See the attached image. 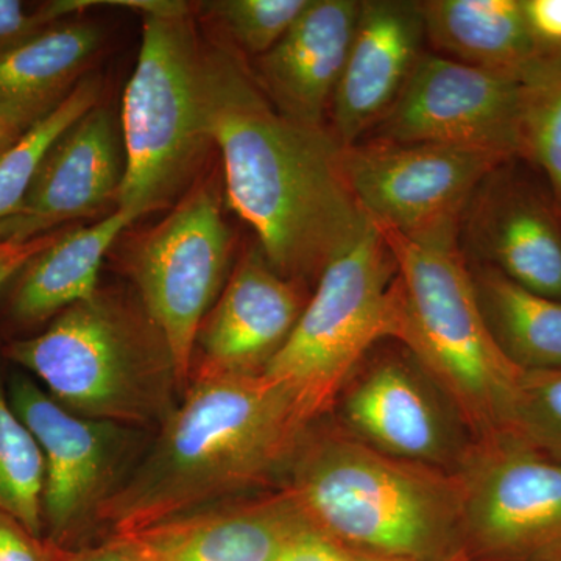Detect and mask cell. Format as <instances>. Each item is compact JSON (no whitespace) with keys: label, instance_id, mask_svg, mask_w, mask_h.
<instances>
[{"label":"cell","instance_id":"obj_1","mask_svg":"<svg viewBox=\"0 0 561 561\" xmlns=\"http://www.w3.org/2000/svg\"><path fill=\"white\" fill-rule=\"evenodd\" d=\"M206 121L224 161L228 203L286 278L317 276L368 224L327 127L275 108L227 39L202 41Z\"/></svg>","mask_w":561,"mask_h":561},{"label":"cell","instance_id":"obj_2","mask_svg":"<svg viewBox=\"0 0 561 561\" xmlns=\"http://www.w3.org/2000/svg\"><path fill=\"white\" fill-rule=\"evenodd\" d=\"M312 421L297 397L264 373H194L99 519L116 535H131L232 501L289 471Z\"/></svg>","mask_w":561,"mask_h":561},{"label":"cell","instance_id":"obj_3","mask_svg":"<svg viewBox=\"0 0 561 561\" xmlns=\"http://www.w3.org/2000/svg\"><path fill=\"white\" fill-rule=\"evenodd\" d=\"M379 230L397 261V341L479 440L507 432L523 371L491 335L459 236L413 241Z\"/></svg>","mask_w":561,"mask_h":561},{"label":"cell","instance_id":"obj_4","mask_svg":"<svg viewBox=\"0 0 561 561\" xmlns=\"http://www.w3.org/2000/svg\"><path fill=\"white\" fill-rule=\"evenodd\" d=\"M9 353L62 408L133 430L161 426L183 390L160 330L139 300L116 291L98 290L70 306Z\"/></svg>","mask_w":561,"mask_h":561},{"label":"cell","instance_id":"obj_5","mask_svg":"<svg viewBox=\"0 0 561 561\" xmlns=\"http://www.w3.org/2000/svg\"><path fill=\"white\" fill-rule=\"evenodd\" d=\"M287 476L317 530L386 556L423 559L461 524L456 481L345 435L309 430Z\"/></svg>","mask_w":561,"mask_h":561},{"label":"cell","instance_id":"obj_6","mask_svg":"<svg viewBox=\"0 0 561 561\" xmlns=\"http://www.w3.org/2000/svg\"><path fill=\"white\" fill-rule=\"evenodd\" d=\"M124 179L117 209L138 221L194 186L214 146L203 91V43L190 7L144 14L142 41L121 116Z\"/></svg>","mask_w":561,"mask_h":561},{"label":"cell","instance_id":"obj_7","mask_svg":"<svg viewBox=\"0 0 561 561\" xmlns=\"http://www.w3.org/2000/svg\"><path fill=\"white\" fill-rule=\"evenodd\" d=\"M368 219V217H367ZM397 261L370 219L328 262L311 301L264 375L286 386L316 420L382 339H397Z\"/></svg>","mask_w":561,"mask_h":561},{"label":"cell","instance_id":"obj_8","mask_svg":"<svg viewBox=\"0 0 561 561\" xmlns=\"http://www.w3.org/2000/svg\"><path fill=\"white\" fill-rule=\"evenodd\" d=\"M231 253L214 180L195 183L128 249L125 267L140 306L168 342L183 390L191 382L198 330L228 280Z\"/></svg>","mask_w":561,"mask_h":561},{"label":"cell","instance_id":"obj_9","mask_svg":"<svg viewBox=\"0 0 561 561\" xmlns=\"http://www.w3.org/2000/svg\"><path fill=\"white\" fill-rule=\"evenodd\" d=\"M507 162L443 144L360 140L343 147V172L362 213L413 241L459 236L472 195Z\"/></svg>","mask_w":561,"mask_h":561},{"label":"cell","instance_id":"obj_10","mask_svg":"<svg viewBox=\"0 0 561 561\" xmlns=\"http://www.w3.org/2000/svg\"><path fill=\"white\" fill-rule=\"evenodd\" d=\"M461 524L504 561H561V460L511 432L461 461Z\"/></svg>","mask_w":561,"mask_h":561},{"label":"cell","instance_id":"obj_11","mask_svg":"<svg viewBox=\"0 0 561 561\" xmlns=\"http://www.w3.org/2000/svg\"><path fill=\"white\" fill-rule=\"evenodd\" d=\"M530 87L501 73L424 54L393 108L364 140L430 142L522 158Z\"/></svg>","mask_w":561,"mask_h":561},{"label":"cell","instance_id":"obj_12","mask_svg":"<svg viewBox=\"0 0 561 561\" xmlns=\"http://www.w3.org/2000/svg\"><path fill=\"white\" fill-rule=\"evenodd\" d=\"M10 401L43 454V522L51 534L65 538L101 518L128 476L138 431L76 415L27 378L14 379Z\"/></svg>","mask_w":561,"mask_h":561},{"label":"cell","instance_id":"obj_13","mask_svg":"<svg viewBox=\"0 0 561 561\" xmlns=\"http://www.w3.org/2000/svg\"><path fill=\"white\" fill-rule=\"evenodd\" d=\"M124 142L116 116L95 105L44 154L20 210L0 230L2 243H24L90 217L119 194Z\"/></svg>","mask_w":561,"mask_h":561},{"label":"cell","instance_id":"obj_14","mask_svg":"<svg viewBox=\"0 0 561 561\" xmlns=\"http://www.w3.org/2000/svg\"><path fill=\"white\" fill-rule=\"evenodd\" d=\"M511 164L497 168L479 186L459 232L482 265L561 301V216L551 195L515 175Z\"/></svg>","mask_w":561,"mask_h":561},{"label":"cell","instance_id":"obj_15","mask_svg":"<svg viewBox=\"0 0 561 561\" xmlns=\"http://www.w3.org/2000/svg\"><path fill=\"white\" fill-rule=\"evenodd\" d=\"M421 2L364 0L337 90L332 135L342 147L360 142L393 108L423 57Z\"/></svg>","mask_w":561,"mask_h":561},{"label":"cell","instance_id":"obj_16","mask_svg":"<svg viewBox=\"0 0 561 561\" xmlns=\"http://www.w3.org/2000/svg\"><path fill=\"white\" fill-rule=\"evenodd\" d=\"M305 306L297 280L276 272L260 247L250 250L203 320L195 342L202 359L194 373L262 375Z\"/></svg>","mask_w":561,"mask_h":561},{"label":"cell","instance_id":"obj_17","mask_svg":"<svg viewBox=\"0 0 561 561\" xmlns=\"http://www.w3.org/2000/svg\"><path fill=\"white\" fill-rule=\"evenodd\" d=\"M430 379L419 364L379 360L346 397L345 419L387 456L421 467L445 463L456 451V434Z\"/></svg>","mask_w":561,"mask_h":561},{"label":"cell","instance_id":"obj_18","mask_svg":"<svg viewBox=\"0 0 561 561\" xmlns=\"http://www.w3.org/2000/svg\"><path fill=\"white\" fill-rule=\"evenodd\" d=\"M359 7L356 0H309L283 39L257 58L251 70L276 110L309 127H324Z\"/></svg>","mask_w":561,"mask_h":561},{"label":"cell","instance_id":"obj_19","mask_svg":"<svg viewBox=\"0 0 561 561\" xmlns=\"http://www.w3.org/2000/svg\"><path fill=\"white\" fill-rule=\"evenodd\" d=\"M316 529L284 489L262 500L228 501L158 524L130 537L157 561H276Z\"/></svg>","mask_w":561,"mask_h":561},{"label":"cell","instance_id":"obj_20","mask_svg":"<svg viewBox=\"0 0 561 561\" xmlns=\"http://www.w3.org/2000/svg\"><path fill=\"white\" fill-rule=\"evenodd\" d=\"M426 38L443 57L535 87L546 80L522 0L421 2Z\"/></svg>","mask_w":561,"mask_h":561},{"label":"cell","instance_id":"obj_21","mask_svg":"<svg viewBox=\"0 0 561 561\" xmlns=\"http://www.w3.org/2000/svg\"><path fill=\"white\" fill-rule=\"evenodd\" d=\"M102 43L92 22L51 25L0 60V108L31 130L79 87Z\"/></svg>","mask_w":561,"mask_h":561},{"label":"cell","instance_id":"obj_22","mask_svg":"<svg viewBox=\"0 0 561 561\" xmlns=\"http://www.w3.org/2000/svg\"><path fill=\"white\" fill-rule=\"evenodd\" d=\"M135 221L116 208L88 227L62 230L22 268L11 302L14 317L22 323H39L91 298L99 290L106 253Z\"/></svg>","mask_w":561,"mask_h":561},{"label":"cell","instance_id":"obj_23","mask_svg":"<svg viewBox=\"0 0 561 561\" xmlns=\"http://www.w3.org/2000/svg\"><path fill=\"white\" fill-rule=\"evenodd\" d=\"M497 346L522 371L561 370V301L524 289L489 265L472 271Z\"/></svg>","mask_w":561,"mask_h":561},{"label":"cell","instance_id":"obj_24","mask_svg":"<svg viewBox=\"0 0 561 561\" xmlns=\"http://www.w3.org/2000/svg\"><path fill=\"white\" fill-rule=\"evenodd\" d=\"M101 91L102 81L99 76L88 73L49 117L25 133L24 138L0 160V230L20 210L51 144L73 122L99 105Z\"/></svg>","mask_w":561,"mask_h":561},{"label":"cell","instance_id":"obj_25","mask_svg":"<svg viewBox=\"0 0 561 561\" xmlns=\"http://www.w3.org/2000/svg\"><path fill=\"white\" fill-rule=\"evenodd\" d=\"M44 460L0 383V511L39 538L43 529Z\"/></svg>","mask_w":561,"mask_h":561},{"label":"cell","instance_id":"obj_26","mask_svg":"<svg viewBox=\"0 0 561 561\" xmlns=\"http://www.w3.org/2000/svg\"><path fill=\"white\" fill-rule=\"evenodd\" d=\"M309 0H216L203 10L219 24L239 54L260 58L290 31Z\"/></svg>","mask_w":561,"mask_h":561},{"label":"cell","instance_id":"obj_27","mask_svg":"<svg viewBox=\"0 0 561 561\" xmlns=\"http://www.w3.org/2000/svg\"><path fill=\"white\" fill-rule=\"evenodd\" d=\"M522 158L540 169L561 216V72L530 87L524 114Z\"/></svg>","mask_w":561,"mask_h":561},{"label":"cell","instance_id":"obj_28","mask_svg":"<svg viewBox=\"0 0 561 561\" xmlns=\"http://www.w3.org/2000/svg\"><path fill=\"white\" fill-rule=\"evenodd\" d=\"M507 432L561 460V370L523 371Z\"/></svg>","mask_w":561,"mask_h":561},{"label":"cell","instance_id":"obj_29","mask_svg":"<svg viewBox=\"0 0 561 561\" xmlns=\"http://www.w3.org/2000/svg\"><path fill=\"white\" fill-rule=\"evenodd\" d=\"M546 80L561 72V0H522Z\"/></svg>","mask_w":561,"mask_h":561},{"label":"cell","instance_id":"obj_30","mask_svg":"<svg viewBox=\"0 0 561 561\" xmlns=\"http://www.w3.org/2000/svg\"><path fill=\"white\" fill-rule=\"evenodd\" d=\"M46 7L27 13L18 0H0V60L51 27Z\"/></svg>","mask_w":561,"mask_h":561},{"label":"cell","instance_id":"obj_31","mask_svg":"<svg viewBox=\"0 0 561 561\" xmlns=\"http://www.w3.org/2000/svg\"><path fill=\"white\" fill-rule=\"evenodd\" d=\"M0 561H55L49 549L9 513L0 511Z\"/></svg>","mask_w":561,"mask_h":561},{"label":"cell","instance_id":"obj_32","mask_svg":"<svg viewBox=\"0 0 561 561\" xmlns=\"http://www.w3.org/2000/svg\"><path fill=\"white\" fill-rule=\"evenodd\" d=\"M276 561H350L321 531L311 529L295 538Z\"/></svg>","mask_w":561,"mask_h":561},{"label":"cell","instance_id":"obj_33","mask_svg":"<svg viewBox=\"0 0 561 561\" xmlns=\"http://www.w3.org/2000/svg\"><path fill=\"white\" fill-rule=\"evenodd\" d=\"M62 230H65V228L24 243H2V245H0V287H2L7 280L20 275L22 268H24L39 251L50 245Z\"/></svg>","mask_w":561,"mask_h":561},{"label":"cell","instance_id":"obj_34","mask_svg":"<svg viewBox=\"0 0 561 561\" xmlns=\"http://www.w3.org/2000/svg\"><path fill=\"white\" fill-rule=\"evenodd\" d=\"M65 561H157L130 537L116 535L101 548L72 553Z\"/></svg>","mask_w":561,"mask_h":561},{"label":"cell","instance_id":"obj_35","mask_svg":"<svg viewBox=\"0 0 561 561\" xmlns=\"http://www.w3.org/2000/svg\"><path fill=\"white\" fill-rule=\"evenodd\" d=\"M27 131L28 128L13 114L0 108V160L24 138Z\"/></svg>","mask_w":561,"mask_h":561},{"label":"cell","instance_id":"obj_36","mask_svg":"<svg viewBox=\"0 0 561 561\" xmlns=\"http://www.w3.org/2000/svg\"><path fill=\"white\" fill-rule=\"evenodd\" d=\"M365 561H371V560H365ZM375 561H379V560H375Z\"/></svg>","mask_w":561,"mask_h":561}]
</instances>
